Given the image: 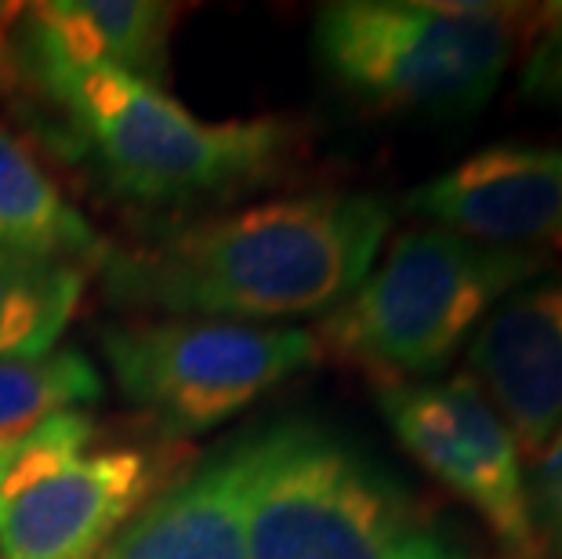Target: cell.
Here are the masks:
<instances>
[{
	"mask_svg": "<svg viewBox=\"0 0 562 559\" xmlns=\"http://www.w3.org/2000/svg\"><path fill=\"white\" fill-rule=\"evenodd\" d=\"M533 476H526L530 516L541 559H562V429L533 458Z\"/></svg>",
	"mask_w": 562,
	"mask_h": 559,
	"instance_id": "obj_16",
	"label": "cell"
},
{
	"mask_svg": "<svg viewBox=\"0 0 562 559\" xmlns=\"http://www.w3.org/2000/svg\"><path fill=\"white\" fill-rule=\"evenodd\" d=\"M102 396V374L77 349L0 360V447L33 433L55 414L83 411Z\"/></svg>",
	"mask_w": 562,
	"mask_h": 559,
	"instance_id": "obj_15",
	"label": "cell"
},
{
	"mask_svg": "<svg viewBox=\"0 0 562 559\" xmlns=\"http://www.w3.org/2000/svg\"><path fill=\"white\" fill-rule=\"evenodd\" d=\"M233 447L250 559H480L327 425L286 418Z\"/></svg>",
	"mask_w": 562,
	"mask_h": 559,
	"instance_id": "obj_3",
	"label": "cell"
},
{
	"mask_svg": "<svg viewBox=\"0 0 562 559\" xmlns=\"http://www.w3.org/2000/svg\"><path fill=\"white\" fill-rule=\"evenodd\" d=\"M22 58L91 168L138 204L186 208L233 197L291 164L286 121H203L146 80L66 63L30 41H22Z\"/></svg>",
	"mask_w": 562,
	"mask_h": 559,
	"instance_id": "obj_2",
	"label": "cell"
},
{
	"mask_svg": "<svg viewBox=\"0 0 562 559\" xmlns=\"http://www.w3.org/2000/svg\"><path fill=\"white\" fill-rule=\"evenodd\" d=\"M19 11H22L19 4H0V30H4V26H8V22H11V19H15V15H19Z\"/></svg>",
	"mask_w": 562,
	"mask_h": 559,
	"instance_id": "obj_18",
	"label": "cell"
},
{
	"mask_svg": "<svg viewBox=\"0 0 562 559\" xmlns=\"http://www.w3.org/2000/svg\"><path fill=\"white\" fill-rule=\"evenodd\" d=\"M552 266L548 255L414 225L316 331L319 356L370 374L378 389L436 382L505 294Z\"/></svg>",
	"mask_w": 562,
	"mask_h": 559,
	"instance_id": "obj_4",
	"label": "cell"
},
{
	"mask_svg": "<svg viewBox=\"0 0 562 559\" xmlns=\"http://www.w3.org/2000/svg\"><path fill=\"white\" fill-rule=\"evenodd\" d=\"M541 19L544 8L338 0L319 8L313 44L334 85L374 110L472 116Z\"/></svg>",
	"mask_w": 562,
	"mask_h": 559,
	"instance_id": "obj_5",
	"label": "cell"
},
{
	"mask_svg": "<svg viewBox=\"0 0 562 559\" xmlns=\"http://www.w3.org/2000/svg\"><path fill=\"white\" fill-rule=\"evenodd\" d=\"M0 247L19 255L66 261L88 272L113 247L69 204L33 153L0 127Z\"/></svg>",
	"mask_w": 562,
	"mask_h": 559,
	"instance_id": "obj_13",
	"label": "cell"
},
{
	"mask_svg": "<svg viewBox=\"0 0 562 559\" xmlns=\"http://www.w3.org/2000/svg\"><path fill=\"white\" fill-rule=\"evenodd\" d=\"M26 41L66 63L164 88L175 8L153 0H47L26 15Z\"/></svg>",
	"mask_w": 562,
	"mask_h": 559,
	"instance_id": "obj_12",
	"label": "cell"
},
{
	"mask_svg": "<svg viewBox=\"0 0 562 559\" xmlns=\"http://www.w3.org/2000/svg\"><path fill=\"white\" fill-rule=\"evenodd\" d=\"M403 208L464 241L562 251V146H490L411 189Z\"/></svg>",
	"mask_w": 562,
	"mask_h": 559,
	"instance_id": "obj_9",
	"label": "cell"
},
{
	"mask_svg": "<svg viewBox=\"0 0 562 559\" xmlns=\"http://www.w3.org/2000/svg\"><path fill=\"white\" fill-rule=\"evenodd\" d=\"M83 269L0 247V360L55 349L83 294Z\"/></svg>",
	"mask_w": 562,
	"mask_h": 559,
	"instance_id": "obj_14",
	"label": "cell"
},
{
	"mask_svg": "<svg viewBox=\"0 0 562 559\" xmlns=\"http://www.w3.org/2000/svg\"><path fill=\"white\" fill-rule=\"evenodd\" d=\"M378 407L406 455L486 523L505 559H541L522 450L469 374L385 385Z\"/></svg>",
	"mask_w": 562,
	"mask_h": 559,
	"instance_id": "obj_8",
	"label": "cell"
},
{
	"mask_svg": "<svg viewBox=\"0 0 562 559\" xmlns=\"http://www.w3.org/2000/svg\"><path fill=\"white\" fill-rule=\"evenodd\" d=\"M94 559H250L236 447L153 494Z\"/></svg>",
	"mask_w": 562,
	"mask_h": 559,
	"instance_id": "obj_11",
	"label": "cell"
},
{
	"mask_svg": "<svg viewBox=\"0 0 562 559\" xmlns=\"http://www.w3.org/2000/svg\"><path fill=\"white\" fill-rule=\"evenodd\" d=\"M392 230L374 193H302L207 219L138 251H110L105 291L171 320L277 327L334 313L367 280Z\"/></svg>",
	"mask_w": 562,
	"mask_h": 559,
	"instance_id": "obj_1",
	"label": "cell"
},
{
	"mask_svg": "<svg viewBox=\"0 0 562 559\" xmlns=\"http://www.w3.org/2000/svg\"><path fill=\"white\" fill-rule=\"evenodd\" d=\"M530 41L533 47L522 63L519 94L526 102L562 113V4L544 8L541 26Z\"/></svg>",
	"mask_w": 562,
	"mask_h": 559,
	"instance_id": "obj_17",
	"label": "cell"
},
{
	"mask_svg": "<svg viewBox=\"0 0 562 559\" xmlns=\"http://www.w3.org/2000/svg\"><path fill=\"white\" fill-rule=\"evenodd\" d=\"M146 450L102 447L88 411H66L0 447V559H94L146 505Z\"/></svg>",
	"mask_w": 562,
	"mask_h": 559,
	"instance_id": "obj_7",
	"label": "cell"
},
{
	"mask_svg": "<svg viewBox=\"0 0 562 559\" xmlns=\"http://www.w3.org/2000/svg\"><path fill=\"white\" fill-rule=\"evenodd\" d=\"M469 378L522 455H541L562 429V266H548L490 309L469 342Z\"/></svg>",
	"mask_w": 562,
	"mask_h": 559,
	"instance_id": "obj_10",
	"label": "cell"
},
{
	"mask_svg": "<svg viewBox=\"0 0 562 559\" xmlns=\"http://www.w3.org/2000/svg\"><path fill=\"white\" fill-rule=\"evenodd\" d=\"M105 360L131 407L171 436L236 418L272 385L319 360L313 331L222 320H131L102 335Z\"/></svg>",
	"mask_w": 562,
	"mask_h": 559,
	"instance_id": "obj_6",
	"label": "cell"
}]
</instances>
